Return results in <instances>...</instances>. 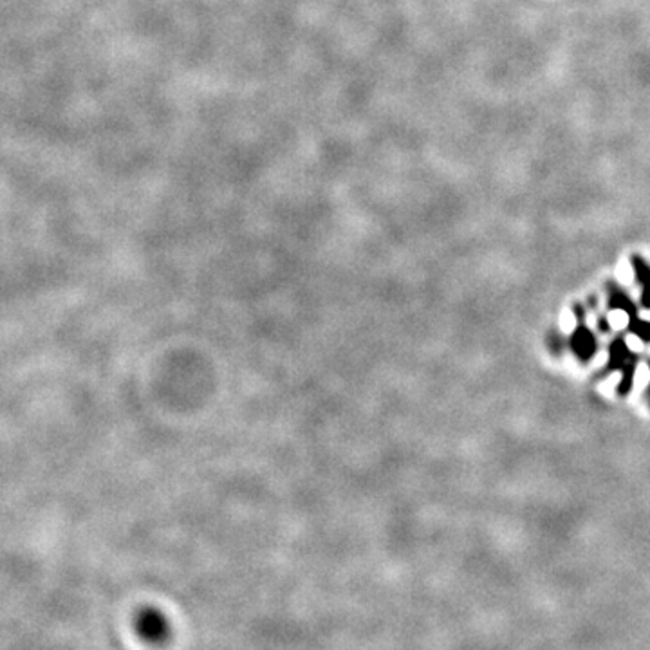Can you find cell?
I'll list each match as a JSON object with an SVG mask.
<instances>
[{"label":"cell","mask_w":650,"mask_h":650,"mask_svg":"<svg viewBox=\"0 0 650 650\" xmlns=\"http://www.w3.org/2000/svg\"><path fill=\"white\" fill-rule=\"evenodd\" d=\"M573 349H575V353L578 354L582 360L591 358L594 354V350H596V341H594L593 334L585 327H580L575 332V337H573Z\"/></svg>","instance_id":"cell-1"},{"label":"cell","mask_w":650,"mask_h":650,"mask_svg":"<svg viewBox=\"0 0 650 650\" xmlns=\"http://www.w3.org/2000/svg\"><path fill=\"white\" fill-rule=\"evenodd\" d=\"M640 267V279H642L643 286H645V293H643V302H645V306L650 307V271L645 269L642 264H637Z\"/></svg>","instance_id":"cell-2"}]
</instances>
